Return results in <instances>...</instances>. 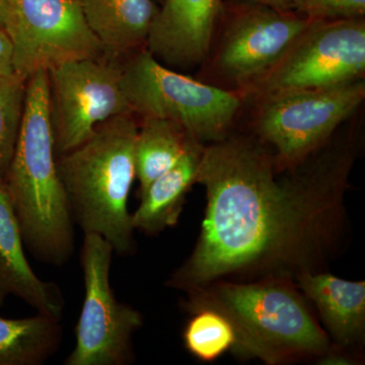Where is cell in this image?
<instances>
[{"label": "cell", "instance_id": "1", "mask_svg": "<svg viewBox=\"0 0 365 365\" xmlns=\"http://www.w3.org/2000/svg\"><path fill=\"white\" fill-rule=\"evenodd\" d=\"M333 137L281 178L260 140L230 133L204 145L196 175L207 197L202 228L165 285L189 294L228 276L317 272L342 235L356 157L353 133Z\"/></svg>", "mask_w": 365, "mask_h": 365}, {"label": "cell", "instance_id": "2", "mask_svg": "<svg viewBox=\"0 0 365 365\" xmlns=\"http://www.w3.org/2000/svg\"><path fill=\"white\" fill-rule=\"evenodd\" d=\"M4 185L29 251L49 265L66 264L73 254L74 222L57 168L48 71L26 81L20 132Z\"/></svg>", "mask_w": 365, "mask_h": 365}, {"label": "cell", "instance_id": "3", "mask_svg": "<svg viewBox=\"0 0 365 365\" xmlns=\"http://www.w3.org/2000/svg\"><path fill=\"white\" fill-rule=\"evenodd\" d=\"M193 313L209 307L225 314L235 334L232 351L270 365L319 357L330 349L328 334L297 292L292 278L266 277L256 282L215 281L188 294Z\"/></svg>", "mask_w": 365, "mask_h": 365}, {"label": "cell", "instance_id": "4", "mask_svg": "<svg viewBox=\"0 0 365 365\" xmlns=\"http://www.w3.org/2000/svg\"><path fill=\"white\" fill-rule=\"evenodd\" d=\"M135 115L113 117L73 150L57 155L72 220L83 234H97L115 253L136 248L128 198L136 177Z\"/></svg>", "mask_w": 365, "mask_h": 365}, {"label": "cell", "instance_id": "5", "mask_svg": "<svg viewBox=\"0 0 365 365\" xmlns=\"http://www.w3.org/2000/svg\"><path fill=\"white\" fill-rule=\"evenodd\" d=\"M121 86L135 116L179 124L204 144L230 134L242 95L163 66L145 48L122 60Z\"/></svg>", "mask_w": 365, "mask_h": 365}, {"label": "cell", "instance_id": "6", "mask_svg": "<svg viewBox=\"0 0 365 365\" xmlns=\"http://www.w3.org/2000/svg\"><path fill=\"white\" fill-rule=\"evenodd\" d=\"M365 98L364 79L330 88L274 93L259 98L255 128L273 148L280 170L292 169L331 140Z\"/></svg>", "mask_w": 365, "mask_h": 365}, {"label": "cell", "instance_id": "7", "mask_svg": "<svg viewBox=\"0 0 365 365\" xmlns=\"http://www.w3.org/2000/svg\"><path fill=\"white\" fill-rule=\"evenodd\" d=\"M364 18L313 21L282 58L241 95L257 100L274 93L342 85L364 78Z\"/></svg>", "mask_w": 365, "mask_h": 365}, {"label": "cell", "instance_id": "8", "mask_svg": "<svg viewBox=\"0 0 365 365\" xmlns=\"http://www.w3.org/2000/svg\"><path fill=\"white\" fill-rule=\"evenodd\" d=\"M114 249L100 235L85 234L81 261L85 299L76 345L66 365H127L134 361L133 337L143 317L119 302L110 282Z\"/></svg>", "mask_w": 365, "mask_h": 365}, {"label": "cell", "instance_id": "9", "mask_svg": "<svg viewBox=\"0 0 365 365\" xmlns=\"http://www.w3.org/2000/svg\"><path fill=\"white\" fill-rule=\"evenodd\" d=\"M4 29L13 44L14 71L25 81L37 72L105 54L79 0H9Z\"/></svg>", "mask_w": 365, "mask_h": 365}, {"label": "cell", "instance_id": "10", "mask_svg": "<svg viewBox=\"0 0 365 365\" xmlns=\"http://www.w3.org/2000/svg\"><path fill=\"white\" fill-rule=\"evenodd\" d=\"M122 60L104 54L48 71L56 155L85 143L107 120L133 114L122 90Z\"/></svg>", "mask_w": 365, "mask_h": 365}, {"label": "cell", "instance_id": "11", "mask_svg": "<svg viewBox=\"0 0 365 365\" xmlns=\"http://www.w3.org/2000/svg\"><path fill=\"white\" fill-rule=\"evenodd\" d=\"M313 21L297 11L242 4L230 14L220 34L216 72L242 93L282 58Z\"/></svg>", "mask_w": 365, "mask_h": 365}, {"label": "cell", "instance_id": "12", "mask_svg": "<svg viewBox=\"0 0 365 365\" xmlns=\"http://www.w3.org/2000/svg\"><path fill=\"white\" fill-rule=\"evenodd\" d=\"M222 0H163L145 49L170 68L190 69L207 59Z\"/></svg>", "mask_w": 365, "mask_h": 365}, {"label": "cell", "instance_id": "13", "mask_svg": "<svg viewBox=\"0 0 365 365\" xmlns=\"http://www.w3.org/2000/svg\"><path fill=\"white\" fill-rule=\"evenodd\" d=\"M14 295L37 314L61 319L63 294L58 285L43 281L26 260L20 225L4 182H0V307Z\"/></svg>", "mask_w": 365, "mask_h": 365}, {"label": "cell", "instance_id": "14", "mask_svg": "<svg viewBox=\"0 0 365 365\" xmlns=\"http://www.w3.org/2000/svg\"><path fill=\"white\" fill-rule=\"evenodd\" d=\"M304 294L314 302L327 331L343 349L364 343L365 282L341 279L331 273L307 272L297 276Z\"/></svg>", "mask_w": 365, "mask_h": 365}, {"label": "cell", "instance_id": "15", "mask_svg": "<svg viewBox=\"0 0 365 365\" xmlns=\"http://www.w3.org/2000/svg\"><path fill=\"white\" fill-rule=\"evenodd\" d=\"M83 14L105 48V54L124 59L145 48L158 11L153 0H79Z\"/></svg>", "mask_w": 365, "mask_h": 365}, {"label": "cell", "instance_id": "16", "mask_svg": "<svg viewBox=\"0 0 365 365\" xmlns=\"http://www.w3.org/2000/svg\"><path fill=\"white\" fill-rule=\"evenodd\" d=\"M203 148L204 144L193 141L181 160L141 194L140 204L131 215L134 230L157 235L177 225L187 193L196 182Z\"/></svg>", "mask_w": 365, "mask_h": 365}, {"label": "cell", "instance_id": "17", "mask_svg": "<svg viewBox=\"0 0 365 365\" xmlns=\"http://www.w3.org/2000/svg\"><path fill=\"white\" fill-rule=\"evenodd\" d=\"M195 139L179 124L158 118H143L137 129L134 158L140 195L151 182L172 169Z\"/></svg>", "mask_w": 365, "mask_h": 365}, {"label": "cell", "instance_id": "18", "mask_svg": "<svg viewBox=\"0 0 365 365\" xmlns=\"http://www.w3.org/2000/svg\"><path fill=\"white\" fill-rule=\"evenodd\" d=\"M60 321L37 314L30 318L0 317V365H42L60 348Z\"/></svg>", "mask_w": 365, "mask_h": 365}, {"label": "cell", "instance_id": "19", "mask_svg": "<svg viewBox=\"0 0 365 365\" xmlns=\"http://www.w3.org/2000/svg\"><path fill=\"white\" fill-rule=\"evenodd\" d=\"M184 331V344L197 359L215 361L235 344L234 327L230 319L215 309L194 311Z\"/></svg>", "mask_w": 365, "mask_h": 365}, {"label": "cell", "instance_id": "20", "mask_svg": "<svg viewBox=\"0 0 365 365\" xmlns=\"http://www.w3.org/2000/svg\"><path fill=\"white\" fill-rule=\"evenodd\" d=\"M26 81L0 79V182H4L20 132Z\"/></svg>", "mask_w": 365, "mask_h": 365}, {"label": "cell", "instance_id": "21", "mask_svg": "<svg viewBox=\"0 0 365 365\" xmlns=\"http://www.w3.org/2000/svg\"><path fill=\"white\" fill-rule=\"evenodd\" d=\"M302 11L314 21L364 18L365 0H302Z\"/></svg>", "mask_w": 365, "mask_h": 365}, {"label": "cell", "instance_id": "22", "mask_svg": "<svg viewBox=\"0 0 365 365\" xmlns=\"http://www.w3.org/2000/svg\"><path fill=\"white\" fill-rule=\"evenodd\" d=\"M16 76L13 44L6 30L0 28V79L13 78Z\"/></svg>", "mask_w": 365, "mask_h": 365}, {"label": "cell", "instance_id": "23", "mask_svg": "<svg viewBox=\"0 0 365 365\" xmlns=\"http://www.w3.org/2000/svg\"><path fill=\"white\" fill-rule=\"evenodd\" d=\"M249 4H261L285 11L302 13V0H246Z\"/></svg>", "mask_w": 365, "mask_h": 365}, {"label": "cell", "instance_id": "24", "mask_svg": "<svg viewBox=\"0 0 365 365\" xmlns=\"http://www.w3.org/2000/svg\"><path fill=\"white\" fill-rule=\"evenodd\" d=\"M9 0H0V28H4V16H6Z\"/></svg>", "mask_w": 365, "mask_h": 365}, {"label": "cell", "instance_id": "25", "mask_svg": "<svg viewBox=\"0 0 365 365\" xmlns=\"http://www.w3.org/2000/svg\"><path fill=\"white\" fill-rule=\"evenodd\" d=\"M153 1L157 2V4L158 2V4H162L163 0H153Z\"/></svg>", "mask_w": 365, "mask_h": 365}]
</instances>
